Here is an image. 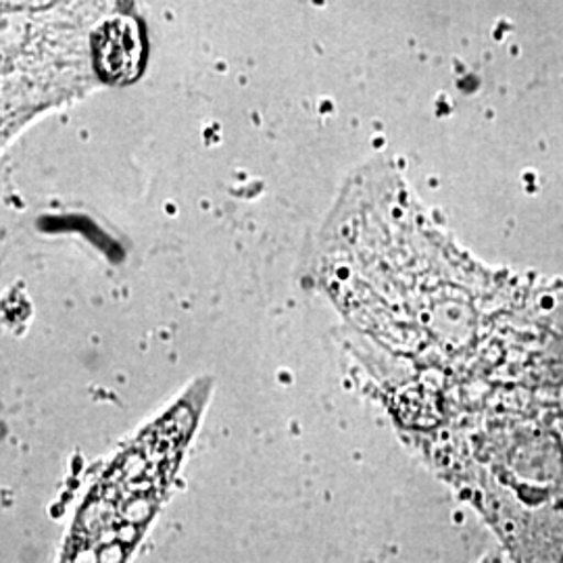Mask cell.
Wrapping results in <instances>:
<instances>
[{"label":"cell","mask_w":563,"mask_h":563,"mask_svg":"<svg viewBox=\"0 0 563 563\" xmlns=\"http://www.w3.org/2000/svg\"><path fill=\"white\" fill-rule=\"evenodd\" d=\"M190 420V409L172 413L113 463L76 511L57 563H130L159 516Z\"/></svg>","instance_id":"obj_1"}]
</instances>
